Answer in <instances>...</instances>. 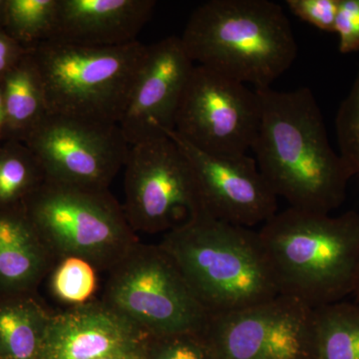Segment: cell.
<instances>
[{
	"instance_id": "cell-20",
	"label": "cell",
	"mask_w": 359,
	"mask_h": 359,
	"mask_svg": "<svg viewBox=\"0 0 359 359\" xmlns=\"http://www.w3.org/2000/svg\"><path fill=\"white\" fill-rule=\"evenodd\" d=\"M44 181L41 165L23 142L0 141V210L22 205Z\"/></svg>"
},
{
	"instance_id": "cell-23",
	"label": "cell",
	"mask_w": 359,
	"mask_h": 359,
	"mask_svg": "<svg viewBox=\"0 0 359 359\" xmlns=\"http://www.w3.org/2000/svg\"><path fill=\"white\" fill-rule=\"evenodd\" d=\"M339 154L359 175V70L335 118Z\"/></svg>"
},
{
	"instance_id": "cell-10",
	"label": "cell",
	"mask_w": 359,
	"mask_h": 359,
	"mask_svg": "<svg viewBox=\"0 0 359 359\" xmlns=\"http://www.w3.org/2000/svg\"><path fill=\"white\" fill-rule=\"evenodd\" d=\"M25 144L45 181L101 190L124 168L131 148L119 125L50 113Z\"/></svg>"
},
{
	"instance_id": "cell-3",
	"label": "cell",
	"mask_w": 359,
	"mask_h": 359,
	"mask_svg": "<svg viewBox=\"0 0 359 359\" xmlns=\"http://www.w3.org/2000/svg\"><path fill=\"white\" fill-rule=\"evenodd\" d=\"M280 294L311 309L344 301L359 280V212L340 216L287 208L257 231Z\"/></svg>"
},
{
	"instance_id": "cell-17",
	"label": "cell",
	"mask_w": 359,
	"mask_h": 359,
	"mask_svg": "<svg viewBox=\"0 0 359 359\" xmlns=\"http://www.w3.org/2000/svg\"><path fill=\"white\" fill-rule=\"evenodd\" d=\"M0 89L4 106L1 141L25 143L49 113L43 82L30 51L2 78Z\"/></svg>"
},
{
	"instance_id": "cell-27",
	"label": "cell",
	"mask_w": 359,
	"mask_h": 359,
	"mask_svg": "<svg viewBox=\"0 0 359 359\" xmlns=\"http://www.w3.org/2000/svg\"><path fill=\"white\" fill-rule=\"evenodd\" d=\"M28 52L0 27V81Z\"/></svg>"
},
{
	"instance_id": "cell-11",
	"label": "cell",
	"mask_w": 359,
	"mask_h": 359,
	"mask_svg": "<svg viewBox=\"0 0 359 359\" xmlns=\"http://www.w3.org/2000/svg\"><path fill=\"white\" fill-rule=\"evenodd\" d=\"M313 309L280 294L211 316L203 337L212 359H311Z\"/></svg>"
},
{
	"instance_id": "cell-9",
	"label": "cell",
	"mask_w": 359,
	"mask_h": 359,
	"mask_svg": "<svg viewBox=\"0 0 359 359\" xmlns=\"http://www.w3.org/2000/svg\"><path fill=\"white\" fill-rule=\"evenodd\" d=\"M259 119L256 90L195 65L180 102L174 131L208 154L237 157L252 150Z\"/></svg>"
},
{
	"instance_id": "cell-28",
	"label": "cell",
	"mask_w": 359,
	"mask_h": 359,
	"mask_svg": "<svg viewBox=\"0 0 359 359\" xmlns=\"http://www.w3.org/2000/svg\"><path fill=\"white\" fill-rule=\"evenodd\" d=\"M149 339L145 344L133 347V348L118 351V353L108 354V355L101 356V358L94 359H146Z\"/></svg>"
},
{
	"instance_id": "cell-7",
	"label": "cell",
	"mask_w": 359,
	"mask_h": 359,
	"mask_svg": "<svg viewBox=\"0 0 359 359\" xmlns=\"http://www.w3.org/2000/svg\"><path fill=\"white\" fill-rule=\"evenodd\" d=\"M108 273L101 299L149 337L204 332L211 316L159 244L139 242Z\"/></svg>"
},
{
	"instance_id": "cell-24",
	"label": "cell",
	"mask_w": 359,
	"mask_h": 359,
	"mask_svg": "<svg viewBox=\"0 0 359 359\" xmlns=\"http://www.w3.org/2000/svg\"><path fill=\"white\" fill-rule=\"evenodd\" d=\"M146 359H212L202 334L150 337Z\"/></svg>"
},
{
	"instance_id": "cell-13",
	"label": "cell",
	"mask_w": 359,
	"mask_h": 359,
	"mask_svg": "<svg viewBox=\"0 0 359 359\" xmlns=\"http://www.w3.org/2000/svg\"><path fill=\"white\" fill-rule=\"evenodd\" d=\"M195 65L180 36L147 45L119 122L130 146L174 130L180 102Z\"/></svg>"
},
{
	"instance_id": "cell-25",
	"label": "cell",
	"mask_w": 359,
	"mask_h": 359,
	"mask_svg": "<svg viewBox=\"0 0 359 359\" xmlns=\"http://www.w3.org/2000/svg\"><path fill=\"white\" fill-rule=\"evenodd\" d=\"M290 11L318 29L334 32L339 0H287Z\"/></svg>"
},
{
	"instance_id": "cell-19",
	"label": "cell",
	"mask_w": 359,
	"mask_h": 359,
	"mask_svg": "<svg viewBox=\"0 0 359 359\" xmlns=\"http://www.w3.org/2000/svg\"><path fill=\"white\" fill-rule=\"evenodd\" d=\"M311 359H359V304L341 301L313 309Z\"/></svg>"
},
{
	"instance_id": "cell-5",
	"label": "cell",
	"mask_w": 359,
	"mask_h": 359,
	"mask_svg": "<svg viewBox=\"0 0 359 359\" xmlns=\"http://www.w3.org/2000/svg\"><path fill=\"white\" fill-rule=\"evenodd\" d=\"M50 114L119 125L147 45L86 47L47 41L32 49Z\"/></svg>"
},
{
	"instance_id": "cell-26",
	"label": "cell",
	"mask_w": 359,
	"mask_h": 359,
	"mask_svg": "<svg viewBox=\"0 0 359 359\" xmlns=\"http://www.w3.org/2000/svg\"><path fill=\"white\" fill-rule=\"evenodd\" d=\"M334 32L341 53L359 51V0H339Z\"/></svg>"
},
{
	"instance_id": "cell-14",
	"label": "cell",
	"mask_w": 359,
	"mask_h": 359,
	"mask_svg": "<svg viewBox=\"0 0 359 359\" xmlns=\"http://www.w3.org/2000/svg\"><path fill=\"white\" fill-rule=\"evenodd\" d=\"M149 337L102 299L52 313L42 359H94L126 351Z\"/></svg>"
},
{
	"instance_id": "cell-16",
	"label": "cell",
	"mask_w": 359,
	"mask_h": 359,
	"mask_svg": "<svg viewBox=\"0 0 359 359\" xmlns=\"http://www.w3.org/2000/svg\"><path fill=\"white\" fill-rule=\"evenodd\" d=\"M55 263L23 205L0 210V297L36 294Z\"/></svg>"
},
{
	"instance_id": "cell-15",
	"label": "cell",
	"mask_w": 359,
	"mask_h": 359,
	"mask_svg": "<svg viewBox=\"0 0 359 359\" xmlns=\"http://www.w3.org/2000/svg\"><path fill=\"white\" fill-rule=\"evenodd\" d=\"M156 4L155 0H58L49 41L86 47L132 43L151 20Z\"/></svg>"
},
{
	"instance_id": "cell-12",
	"label": "cell",
	"mask_w": 359,
	"mask_h": 359,
	"mask_svg": "<svg viewBox=\"0 0 359 359\" xmlns=\"http://www.w3.org/2000/svg\"><path fill=\"white\" fill-rule=\"evenodd\" d=\"M190 162L203 210L226 223L252 229L278 212V197L247 155L237 157L203 152L174 130L166 132Z\"/></svg>"
},
{
	"instance_id": "cell-31",
	"label": "cell",
	"mask_w": 359,
	"mask_h": 359,
	"mask_svg": "<svg viewBox=\"0 0 359 359\" xmlns=\"http://www.w3.org/2000/svg\"><path fill=\"white\" fill-rule=\"evenodd\" d=\"M353 295H354V297H355L356 304H359V280H358V285H356L355 292H354Z\"/></svg>"
},
{
	"instance_id": "cell-21",
	"label": "cell",
	"mask_w": 359,
	"mask_h": 359,
	"mask_svg": "<svg viewBox=\"0 0 359 359\" xmlns=\"http://www.w3.org/2000/svg\"><path fill=\"white\" fill-rule=\"evenodd\" d=\"M58 0H6L4 28L27 50L49 41L57 15Z\"/></svg>"
},
{
	"instance_id": "cell-30",
	"label": "cell",
	"mask_w": 359,
	"mask_h": 359,
	"mask_svg": "<svg viewBox=\"0 0 359 359\" xmlns=\"http://www.w3.org/2000/svg\"><path fill=\"white\" fill-rule=\"evenodd\" d=\"M6 0H0V27L4 26V13H6Z\"/></svg>"
},
{
	"instance_id": "cell-22",
	"label": "cell",
	"mask_w": 359,
	"mask_h": 359,
	"mask_svg": "<svg viewBox=\"0 0 359 359\" xmlns=\"http://www.w3.org/2000/svg\"><path fill=\"white\" fill-rule=\"evenodd\" d=\"M97 269L79 257H63L47 276L49 292L62 304L81 306L93 301L97 290Z\"/></svg>"
},
{
	"instance_id": "cell-29",
	"label": "cell",
	"mask_w": 359,
	"mask_h": 359,
	"mask_svg": "<svg viewBox=\"0 0 359 359\" xmlns=\"http://www.w3.org/2000/svg\"><path fill=\"white\" fill-rule=\"evenodd\" d=\"M4 124V98H2L1 89H0V141H1L2 131Z\"/></svg>"
},
{
	"instance_id": "cell-1",
	"label": "cell",
	"mask_w": 359,
	"mask_h": 359,
	"mask_svg": "<svg viewBox=\"0 0 359 359\" xmlns=\"http://www.w3.org/2000/svg\"><path fill=\"white\" fill-rule=\"evenodd\" d=\"M255 90L261 119L252 150L269 188L292 209L318 214L339 209L355 174L330 145L313 91Z\"/></svg>"
},
{
	"instance_id": "cell-4",
	"label": "cell",
	"mask_w": 359,
	"mask_h": 359,
	"mask_svg": "<svg viewBox=\"0 0 359 359\" xmlns=\"http://www.w3.org/2000/svg\"><path fill=\"white\" fill-rule=\"evenodd\" d=\"M180 37L194 63L256 89L271 87L297 56L289 18L269 0L205 1Z\"/></svg>"
},
{
	"instance_id": "cell-2",
	"label": "cell",
	"mask_w": 359,
	"mask_h": 359,
	"mask_svg": "<svg viewBox=\"0 0 359 359\" xmlns=\"http://www.w3.org/2000/svg\"><path fill=\"white\" fill-rule=\"evenodd\" d=\"M174 259L210 316L233 313L280 295L257 231L219 221L204 210L164 233Z\"/></svg>"
},
{
	"instance_id": "cell-6",
	"label": "cell",
	"mask_w": 359,
	"mask_h": 359,
	"mask_svg": "<svg viewBox=\"0 0 359 359\" xmlns=\"http://www.w3.org/2000/svg\"><path fill=\"white\" fill-rule=\"evenodd\" d=\"M23 209L55 261L79 257L109 271L139 243L108 190L44 181Z\"/></svg>"
},
{
	"instance_id": "cell-8",
	"label": "cell",
	"mask_w": 359,
	"mask_h": 359,
	"mask_svg": "<svg viewBox=\"0 0 359 359\" xmlns=\"http://www.w3.org/2000/svg\"><path fill=\"white\" fill-rule=\"evenodd\" d=\"M124 168L123 209L135 233H166L203 210L192 166L168 135L132 145Z\"/></svg>"
},
{
	"instance_id": "cell-18",
	"label": "cell",
	"mask_w": 359,
	"mask_h": 359,
	"mask_svg": "<svg viewBox=\"0 0 359 359\" xmlns=\"http://www.w3.org/2000/svg\"><path fill=\"white\" fill-rule=\"evenodd\" d=\"M52 313L36 294L0 297V359H42Z\"/></svg>"
}]
</instances>
